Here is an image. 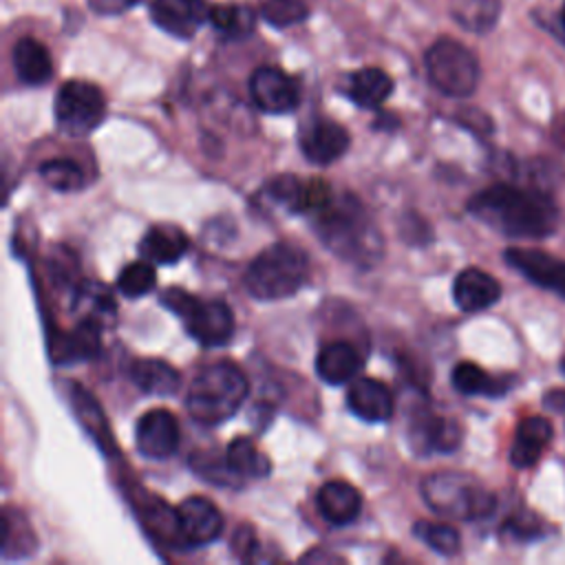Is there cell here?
I'll use <instances>...</instances> for the list:
<instances>
[{
  "mask_svg": "<svg viewBox=\"0 0 565 565\" xmlns=\"http://www.w3.org/2000/svg\"><path fill=\"white\" fill-rule=\"evenodd\" d=\"M468 212L510 238H547L558 227V207L545 190L516 183H494L468 201Z\"/></svg>",
  "mask_w": 565,
  "mask_h": 565,
  "instance_id": "6da1fadb",
  "label": "cell"
},
{
  "mask_svg": "<svg viewBox=\"0 0 565 565\" xmlns=\"http://www.w3.org/2000/svg\"><path fill=\"white\" fill-rule=\"evenodd\" d=\"M313 216L316 234L340 258L369 267L382 254L380 232L355 196H333Z\"/></svg>",
  "mask_w": 565,
  "mask_h": 565,
  "instance_id": "7a4b0ae2",
  "label": "cell"
},
{
  "mask_svg": "<svg viewBox=\"0 0 565 565\" xmlns=\"http://www.w3.org/2000/svg\"><path fill=\"white\" fill-rule=\"evenodd\" d=\"M247 391L249 384L243 371L236 364L221 360L196 373L185 395V408L199 424L216 426L241 408Z\"/></svg>",
  "mask_w": 565,
  "mask_h": 565,
  "instance_id": "3957f363",
  "label": "cell"
},
{
  "mask_svg": "<svg viewBox=\"0 0 565 565\" xmlns=\"http://www.w3.org/2000/svg\"><path fill=\"white\" fill-rule=\"evenodd\" d=\"M307 278V254L291 243H274L249 263L245 289L258 300H285L300 291Z\"/></svg>",
  "mask_w": 565,
  "mask_h": 565,
  "instance_id": "277c9868",
  "label": "cell"
},
{
  "mask_svg": "<svg viewBox=\"0 0 565 565\" xmlns=\"http://www.w3.org/2000/svg\"><path fill=\"white\" fill-rule=\"evenodd\" d=\"M422 499L433 512L461 521L486 519L497 508V497L481 481L457 470L424 477Z\"/></svg>",
  "mask_w": 565,
  "mask_h": 565,
  "instance_id": "5b68a950",
  "label": "cell"
},
{
  "mask_svg": "<svg viewBox=\"0 0 565 565\" xmlns=\"http://www.w3.org/2000/svg\"><path fill=\"white\" fill-rule=\"evenodd\" d=\"M161 305L177 313L185 331L203 347H223L234 335V313L223 300H201L185 289L168 287Z\"/></svg>",
  "mask_w": 565,
  "mask_h": 565,
  "instance_id": "8992f818",
  "label": "cell"
},
{
  "mask_svg": "<svg viewBox=\"0 0 565 565\" xmlns=\"http://www.w3.org/2000/svg\"><path fill=\"white\" fill-rule=\"evenodd\" d=\"M424 66L430 84L448 97H470L479 86V60L455 38L435 40L424 53Z\"/></svg>",
  "mask_w": 565,
  "mask_h": 565,
  "instance_id": "52a82bcc",
  "label": "cell"
},
{
  "mask_svg": "<svg viewBox=\"0 0 565 565\" xmlns=\"http://www.w3.org/2000/svg\"><path fill=\"white\" fill-rule=\"evenodd\" d=\"M106 115V99L99 86L86 79H68L55 95L57 128L71 137L90 135Z\"/></svg>",
  "mask_w": 565,
  "mask_h": 565,
  "instance_id": "ba28073f",
  "label": "cell"
},
{
  "mask_svg": "<svg viewBox=\"0 0 565 565\" xmlns=\"http://www.w3.org/2000/svg\"><path fill=\"white\" fill-rule=\"evenodd\" d=\"M249 97L254 106L269 115H285L296 110L300 88L291 75L276 66H258L249 77Z\"/></svg>",
  "mask_w": 565,
  "mask_h": 565,
  "instance_id": "9c48e42d",
  "label": "cell"
},
{
  "mask_svg": "<svg viewBox=\"0 0 565 565\" xmlns=\"http://www.w3.org/2000/svg\"><path fill=\"white\" fill-rule=\"evenodd\" d=\"M505 263L532 285L547 289L565 300V260L530 247H510L503 252Z\"/></svg>",
  "mask_w": 565,
  "mask_h": 565,
  "instance_id": "30bf717a",
  "label": "cell"
},
{
  "mask_svg": "<svg viewBox=\"0 0 565 565\" xmlns=\"http://www.w3.org/2000/svg\"><path fill=\"white\" fill-rule=\"evenodd\" d=\"M179 536L188 545H207L223 532V514L205 497H188L177 505Z\"/></svg>",
  "mask_w": 565,
  "mask_h": 565,
  "instance_id": "8fae6325",
  "label": "cell"
},
{
  "mask_svg": "<svg viewBox=\"0 0 565 565\" xmlns=\"http://www.w3.org/2000/svg\"><path fill=\"white\" fill-rule=\"evenodd\" d=\"M137 450L148 459H168L179 446V422L166 408L146 411L135 428Z\"/></svg>",
  "mask_w": 565,
  "mask_h": 565,
  "instance_id": "7c38bea8",
  "label": "cell"
},
{
  "mask_svg": "<svg viewBox=\"0 0 565 565\" xmlns=\"http://www.w3.org/2000/svg\"><path fill=\"white\" fill-rule=\"evenodd\" d=\"M210 7L207 0H152L150 18L161 31L188 40L210 18Z\"/></svg>",
  "mask_w": 565,
  "mask_h": 565,
  "instance_id": "4fadbf2b",
  "label": "cell"
},
{
  "mask_svg": "<svg viewBox=\"0 0 565 565\" xmlns=\"http://www.w3.org/2000/svg\"><path fill=\"white\" fill-rule=\"evenodd\" d=\"M351 137L344 126L331 119H313L300 135V150L307 161L316 166H329L349 150Z\"/></svg>",
  "mask_w": 565,
  "mask_h": 565,
  "instance_id": "5bb4252c",
  "label": "cell"
},
{
  "mask_svg": "<svg viewBox=\"0 0 565 565\" xmlns=\"http://www.w3.org/2000/svg\"><path fill=\"white\" fill-rule=\"evenodd\" d=\"M452 298L461 311L477 313L499 302L501 285L492 274L479 267H466L455 276Z\"/></svg>",
  "mask_w": 565,
  "mask_h": 565,
  "instance_id": "9a60e30c",
  "label": "cell"
},
{
  "mask_svg": "<svg viewBox=\"0 0 565 565\" xmlns=\"http://www.w3.org/2000/svg\"><path fill=\"white\" fill-rule=\"evenodd\" d=\"M554 426L541 415H527L516 424L514 439L510 446V463L514 468H532L543 452L550 448Z\"/></svg>",
  "mask_w": 565,
  "mask_h": 565,
  "instance_id": "2e32d148",
  "label": "cell"
},
{
  "mask_svg": "<svg viewBox=\"0 0 565 565\" xmlns=\"http://www.w3.org/2000/svg\"><path fill=\"white\" fill-rule=\"evenodd\" d=\"M347 404L353 415H358L369 424L391 419L395 408L391 388L375 377L355 380L347 391Z\"/></svg>",
  "mask_w": 565,
  "mask_h": 565,
  "instance_id": "e0dca14e",
  "label": "cell"
},
{
  "mask_svg": "<svg viewBox=\"0 0 565 565\" xmlns=\"http://www.w3.org/2000/svg\"><path fill=\"white\" fill-rule=\"evenodd\" d=\"M411 444L419 452H452L461 444V426L455 419L422 413L411 428Z\"/></svg>",
  "mask_w": 565,
  "mask_h": 565,
  "instance_id": "ac0fdd59",
  "label": "cell"
},
{
  "mask_svg": "<svg viewBox=\"0 0 565 565\" xmlns=\"http://www.w3.org/2000/svg\"><path fill=\"white\" fill-rule=\"evenodd\" d=\"M316 505L322 519L331 525H349L358 519L362 510V494L349 481L333 479L320 486L316 494Z\"/></svg>",
  "mask_w": 565,
  "mask_h": 565,
  "instance_id": "d6986e66",
  "label": "cell"
},
{
  "mask_svg": "<svg viewBox=\"0 0 565 565\" xmlns=\"http://www.w3.org/2000/svg\"><path fill=\"white\" fill-rule=\"evenodd\" d=\"M11 62L18 79L29 86H42L53 75V60L49 49L35 38H20L13 44Z\"/></svg>",
  "mask_w": 565,
  "mask_h": 565,
  "instance_id": "ffe728a7",
  "label": "cell"
},
{
  "mask_svg": "<svg viewBox=\"0 0 565 565\" xmlns=\"http://www.w3.org/2000/svg\"><path fill=\"white\" fill-rule=\"evenodd\" d=\"M362 369V358L347 340L327 342L316 358V371L327 384H347Z\"/></svg>",
  "mask_w": 565,
  "mask_h": 565,
  "instance_id": "44dd1931",
  "label": "cell"
},
{
  "mask_svg": "<svg viewBox=\"0 0 565 565\" xmlns=\"http://www.w3.org/2000/svg\"><path fill=\"white\" fill-rule=\"evenodd\" d=\"M188 236L177 225H152L139 241V254L154 265H174L188 252Z\"/></svg>",
  "mask_w": 565,
  "mask_h": 565,
  "instance_id": "7402d4cb",
  "label": "cell"
},
{
  "mask_svg": "<svg viewBox=\"0 0 565 565\" xmlns=\"http://www.w3.org/2000/svg\"><path fill=\"white\" fill-rule=\"evenodd\" d=\"M450 382L463 395L501 397L512 388L514 377L512 375H490L479 364L463 360V362L455 364V369L450 373Z\"/></svg>",
  "mask_w": 565,
  "mask_h": 565,
  "instance_id": "603a6c76",
  "label": "cell"
},
{
  "mask_svg": "<svg viewBox=\"0 0 565 565\" xmlns=\"http://www.w3.org/2000/svg\"><path fill=\"white\" fill-rule=\"evenodd\" d=\"M393 93V79L377 66H366L349 75L347 97L360 108H377Z\"/></svg>",
  "mask_w": 565,
  "mask_h": 565,
  "instance_id": "cb8c5ba5",
  "label": "cell"
},
{
  "mask_svg": "<svg viewBox=\"0 0 565 565\" xmlns=\"http://www.w3.org/2000/svg\"><path fill=\"white\" fill-rule=\"evenodd\" d=\"M130 380L148 395H172L179 388V373L172 364L157 358H141L130 364Z\"/></svg>",
  "mask_w": 565,
  "mask_h": 565,
  "instance_id": "d4e9b609",
  "label": "cell"
},
{
  "mask_svg": "<svg viewBox=\"0 0 565 565\" xmlns=\"http://www.w3.org/2000/svg\"><path fill=\"white\" fill-rule=\"evenodd\" d=\"M210 24L227 40L247 38L256 24V11L243 2H218L210 7Z\"/></svg>",
  "mask_w": 565,
  "mask_h": 565,
  "instance_id": "484cf974",
  "label": "cell"
},
{
  "mask_svg": "<svg viewBox=\"0 0 565 565\" xmlns=\"http://www.w3.org/2000/svg\"><path fill=\"white\" fill-rule=\"evenodd\" d=\"M452 20L472 33H488L501 15V0H450Z\"/></svg>",
  "mask_w": 565,
  "mask_h": 565,
  "instance_id": "4316f807",
  "label": "cell"
},
{
  "mask_svg": "<svg viewBox=\"0 0 565 565\" xmlns=\"http://www.w3.org/2000/svg\"><path fill=\"white\" fill-rule=\"evenodd\" d=\"M225 459L238 477H265L269 475V459L247 437H236L225 448Z\"/></svg>",
  "mask_w": 565,
  "mask_h": 565,
  "instance_id": "83f0119b",
  "label": "cell"
},
{
  "mask_svg": "<svg viewBox=\"0 0 565 565\" xmlns=\"http://www.w3.org/2000/svg\"><path fill=\"white\" fill-rule=\"evenodd\" d=\"M265 196L291 214L309 212V181H300L294 174H278L269 181Z\"/></svg>",
  "mask_w": 565,
  "mask_h": 565,
  "instance_id": "f1b7e54d",
  "label": "cell"
},
{
  "mask_svg": "<svg viewBox=\"0 0 565 565\" xmlns=\"http://www.w3.org/2000/svg\"><path fill=\"white\" fill-rule=\"evenodd\" d=\"M42 181L57 192H77L86 185L84 170L73 159H49L40 166Z\"/></svg>",
  "mask_w": 565,
  "mask_h": 565,
  "instance_id": "f546056e",
  "label": "cell"
},
{
  "mask_svg": "<svg viewBox=\"0 0 565 565\" xmlns=\"http://www.w3.org/2000/svg\"><path fill=\"white\" fill-rule=\"evenodd\" d=\"M413 534L426 543L433 552L441 556H455L461 547L459 532L448 523H435V521H417L413 525Z\"/></svg>",
  "mask_w": 565,
  "mask_h": 565,
  "instance_id": "4dcf8cb0",
  "label": "cell"
},
{
  "mask_svg": "<svg viewBox=\"0 0 565 565\" xmlns=\"http://www.w3.org/2000/svg\"><path fill=\"white\" fill-rule=\"evenodd\" d=\"M152 265L154 263H150L146 258L128 263L117 276V289L126 298H139V296L150 294L157 285V271Z\"/></svg>",
  "mask_w": 565,
  "mask_h": 565,
  "instance_id": "1f68e13d",
  "label": "cell"
},
{
  "mask_svg": "<svg viewBox=\"0 0 565 565\" xmlns=\"http://www.w3.org/2000/svg\"><path fill=\"white\" fill-rule=\"evenodd\" d=\"M547 527L532 510H516L501 523V536L512 543H530L545 536Z\"/></svg>",
  "mask_w": 565,
  "mask_h": 565,
  "instance_id": "d6a6232c",
  "label": "cell"
},
{
  "mask_svg": "<svg viewBox=\"0 0 565 565\" xmlns=\"http://www.w3.org/2000/svg\"><path fill=\"white\" fill-rule=\"evenodd\" d=\"M307 15H309V9L305 0H263L260 2V18L276 29L298 24Z\"/></svg>",
  "mask_w": 565,
  "mask_h": 565,
  "instance_id": "836d02e7",
  "label": "cell"
},
{
  "mask_svg": "<svg viewBox=\"0 0 565 565\" xmlns=\"http://www.w3.org/2000/svg\"><path fill=\"white\" fill-rule=\"evenodd\" d=\"M190 466H192L203 479L214 481V483H221V486H230V483L234 481V477H238V475L230 468L225 455L218 457L216 452H210V450L192 455V457H190Z\"/></svg>",
  "mask_w": 565,
  "mask_h": 565,
  "instance_id": "e575fe53",
  "label": "cell"
},
{
  "mask_svg": "<svg viewBox=\"0 0 565 565\" xmlns=\"http://www.w3.org/2000/svg\"><path fill=\"white\" fill-rule=\"evenodd\" d=\"M90 9L99 15H115L135 4V0H88Z\"/></svg>",
  "mask_w": 565,
  "mask_h": 565,
  "instance_id": "d590c367",
  "label": "cell"
},
{
  "mask_svg": "<svg viewBox=\"0 0 565 565\" xmlns=\"http://www.w3.org/2000/svg\"><path fill=\"white\" fill-rule=\"evenodd\" d=\"M554 139L558 143H565V124H554Z\"/></svg>",
  "mask_w": 565,
  "mask_h": 565,
  "instance_id": "8d00e7d4",
  "label": "cell"
},
{
  "mask_svg": "<svg viewBox=\"0 0 565 565\" xmlns=\"http://www.w3.org/2000/svg\"><path fill=\"white\" fill-rule=\"evenodd\" d=\"M561 26L565 29V4H563V11H561Z\"/></svg>",
  "mask_w": 565,
  "mask_h": 565,
  "instance_id": "74e56055",
  "label": "cell"
},
{
  "mask_svg": "<svg viewBox=\"0 0 565 565\" xmlns=\"http://www.w3.org/2000/svg\"><path fill=\"white\" fill-rule=\"evenodd\" d=\"M561 369H563V373H565V355H563V360H561Z\"/></svg>",
  "mask_w": 565,
  "mask_h": 565,
  "instance_id": "f35d334b",
  "label": "cell"
},
{
  "mask_svg": "<svg viewBox=\"0 0 565 565\" xmlns=\"http://www.w3.org/2000/svg\"><path fill=\"white\" fill-rule=\"evenodd\" d=\"M137 2H139V0H135V4H137Z\"/></svg>",
  "mask_w": 565,
  "mask_h": 565,
  "instance_id": "ab89813d",
  "label": "cell"
}]
</instances>
